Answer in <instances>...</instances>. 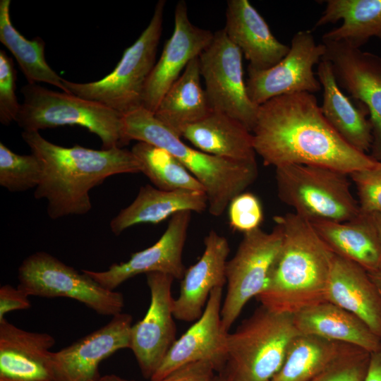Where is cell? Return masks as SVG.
<instances>
[{
  "label": "cell",
  "instance_id": "cell-6",
  "mask_svg": "<svg viewBox=\"0 0 381 381\" xmlns=\"http://www.w3.org/2000/svg\"><path fill=\"white\" fill-rule=\"evenodd\" d=\"M21 92L23 101L16 122L23 131L78 125L96 134L104 150L122 147L129 143L123 132V115L99 102L37 83H28Z\"/></svg>",
  "mask_w": 381,
  "mask_h": 381
},
{
  "label": "cell",
  "instance_id": "cell-42",
  "mask_svg": "<svg viewBox=\"0 0 381 381\" xmlns=\"http://www.w3.org/2000/svg\"><path fill=\"white\" fill-rule=\"evenodd\" d=\"M372 221L377 229L380 241H381V214L375 213L370 214Z\"/></svg>",
  "mask_w": 381,
  "mask_h": 381
},
{
  "label": "cell",
  "instance_id": "cell-18",
  "mask_svg": "<svg viewBox=\"0 0 381 381\" xmlns=\"http://www.w3.org/2000/svg\"><path fill=\"white\" fill-rule=\"evenodd\" d=\"M214 32L194 25L189 20L184 1L174 11V28L147 81L142 107L152 113L157 110L164 95L181 75L190 61L198 57L210 44Z\"/></svg>",
  "mask_w": 381,
  "mask_h": 381
},
{
  "label": "cell",
  "instance_id": "cell-8",
  "mask_svg": "<svg viewBox=\"0 0 381 381\" xmlns=\"http://www.w3.org/2000/svg\"><path fill=\"white\" fill-rule=\"evenodd\" d=\"M349 176L313 165L286 164L275 168L279 198L309 221L346 222L361 214Z\"/></svg>",
  "mask_w": 381,
  "mask_h": 381
},
{
  "label": "cell",
  "instance_id": "cell-34",
  "mask_svg": "<svg viewBox=\"0 0 381 381\" xmlns=\"http://www.w3.org/2000/svg\"><path fill=\"white\" fill-rule=\"evenodd\" d=\"M370 353L360 348L341 356L309 381H363Z\"/></svg>",
  "mask_w": 381,
  "mask_h": 381
},
{
  "label": "cell",
  "instance_id": "cell-21",
  "mask_svg": "<svg viewBox=\"0 0 381 381\" xmlns=\"http://www.w3.org/2000/svg\"><path fill=\"white\" fill-rule=\"evenodd\" d=\"M224 30L249 61L250 69H268L289 51L290 47L273 35L265 19L248 0L227 1Z\"/></svg>",
  "mask_w": 381,
  "mask_h": 381
},
{
  "label": "cell",
  "instance_id": "cell-33",
  "mask_svg": "<svg viewBox=\"0 0 381 381\" xmlns=\"http://www.w3.org/2000/svg\"><path fill=\"white\" fill-rule=\"evenodd\" d=\"M42 164L35 154L21 155L0 143V185L11 192L36 188L40 183Z\"/></svg>",
  "mask_w": 381,
  "mask_h": 381
},
{
  "label": "cell",
  "instance_id": "cell-15",
  "mask_svg": "<svg viewBox=\"0 0 381 381\" xmlns=\"http://www.w3.org/2000/svg\"><path fill=\"white\" fill-rule=\"evenodd\" d=\"M191 213L182 211L174 214L159 239L149 248L133 253L126 262L114 263L104 271H82L110 291L142 273L159 272L181 280L186 271L182 253Z\"/></svg>",
  "mask_w": 381,
  "mask_h": 381
},
{
  "label": "cell",
  "instance_id": "cell-5",
  "mask_svg": "<svg viewBox=\"0 0 381 381\" xmlns=\"http://www.w3.org/2000/svg\"><path fill=\"white\" fill-rule=\"evenodd\" d=\"M298 334L293 315L260 306L228 334L227 359L219 374L230 381H271Z\"/></svg>",
  "mask_w": 381,
  "mask_h": 381
},
{
  "label": "cell",
  "instance_id": "cell-24",
  "mask_svg": "<svg viewBox=\"0 0 381 381\" xmlns=\"http://www.w3.org/2000/svg\"><path fill=\"white\" fill-rule=\"evenodd\" d=\"M207 206L204 192L164 190L146 185L140 187L132 203L112 219L110 229L118 236L137 224H157L182 211L200 213Z\"/></svg>",
  "mask_w": 381,
  "mask_h": 381
},
{
  "label": "cell",
  "instance_id": "cell-2",
  "mask_svg": "<svg viewBox=\"0 0 381 381\" xmlns=\"http://www.w3.org/2000/svg\"><path fill=\"white\" fill-rule=\"evenodd\" d=\"M21 135L42 162V175L34 196L47 201V214L52 219L87 213L92 208L90 190L107 178L141 172L137 157L122 147H65L48 141L39 131H23Z\"/></svg>",
  "mask_w": 381,
  "mask_h": 381
},
{
  "label": "cell",
  "instance_id": "cell-26",
  "mask_svg": "<svg viewBox=\"0 0 381 381\" xmlns=\"http://www.w3.org/2000/svg\"><path fill=\"white\" fill-rule=\"evenodd\" d=\"M317 75L323 89L320 108L325 119L353 148L363 153L370 152L373 134L366 107L361 103L356 106L344 94L328 61L322 59L318 64Z\"/></svg>",
  "mask_w": 381,
  "mask_h": 381
},
{
  "label": "cell",
  "instance_id": "cell-11",
  "mask_svg": "<svg viewBox=\"0 0 381 381\" xmlns=\"http://www.w3.org/2000/svg\"><path fill=\"white\" fill-rule=\"evenodd\" d=\"M243 234L235 255L226 262L227 289L221 309L226 332L248 301L263 290L282 245L283 229L276 224L270 232L258 228Z\"/></svg>",
  "mask_w": 381,
  "mask_h": 381
},
{
  "label": "cell",
  "instance_id": "cell-23",
  "mask_svg": "<svg viewBox=\"0 0 381 381\" xmlns=\"http://www.w3.org/2000/svg\"><path fill=\"white\" fill-rule=\"evenodd\" d=\"M293 316L300 334L353 345L370 353L381 346V338L363 321L329 301L306 308Z\"/></svg>",
  "mask_w": 381,
  "mask_h": 381
},
{
  "label": "cell",
  "instance_id": "cell-19",
  "mask_svg": "<svg viewBox=\"0 0 381 381\" xmlns=\"http://www.w3.org/2000/svg\"><path fill=\"white\" fill-rule=\"evenodd\" d=\"M54 344L48 333L0 320V381H55L50 351Z\"/></svg>",
  "mask_w": 381,
  "mask_h": 381
},
{
  "label": "cell",
  "instance_id": "cell-35",
  "mask_svg": "<svg viewBox=\"0 0 381 381\" xmlns=\"http://www.w3.org/2000/svg\"><path fill=\"white\" fill-rule=\"evenodd\" d=\"M231 228L243 234L260 228L263 219L262 205L253 193L243 192L234 197L228 205Z\"/></svg>",
  "mask_w": 381,
  "mask_h": 381
},
{
  "label": "cell",
  "instance_id": "cell-43",
  "mask_svg": "<svg viewBox=\"0 0 381 381\" xmlns=\"http://www.w3.org/2000/svg\"><path fill=\"white\" fill-rule=\"evenodd\" d=\"M214 381H230L228 379H226L223 375L219 374L218 375H215L214 377Z\"/></svg>",
  "mask_w": 381,
  "mask_h": 381
},
{
  "label": "cell",
  "instance_id": "cell-41",
  "mask_svg": "<svg viewBox=\"0 0 381 381\" xmlns=\"http://www.w3.org/2000/svg\"><path fill=\"white\" fill-rule=\"evenodd\" d=\"M370 278L375 284L381 297V268L375 272L369 273Z\"/></svg>",
  "mask_w": 381,
  "mask_h": 381
},
{
  "label": "cell",
  "instance_id": "cell-13",
  "mask_svg": "<svg viewBox=\"0 0 381 381\" xmlns=\"http://www.w3.org/2000/svg\"><path fill=\"white\" fill-rule=\"evenodd\" d=\"M322 59L332 66L341 90L364 104L369 112L373 143L370 155L381 162V57L345 42L324 41Z\"/></svg>",
  "mask_w": 381,
  "mask_h": 381
},
{
  "label": "cell",
  "instance_id": "cell-37",
  "mask_svg": "<svg viewBox=\"0 0 381 381\" xmlns=\"http://www.w3.org/2000/svg\"><path fill=\"white\" fill-rule=\"evenodd\" d=\"M349 176L357 189L361 212L381 214V167L353 171Z\"/></svg>",
  "mask_w": 381,
  "mask_h": 381
},
{
  "label": "cell",
  "instance_id": "cell-29",
  "mask_svg": "<svg viewBox=\"0 0 381 381\" xmlns=\"http://www.w3.org/2000/svg\"><path fill=\"white\" fill-rule=\"evenodd\" d=\"M314 29L342 20V24L326 32L322 40L345 42L361 48L370 38L381 40V0H327Z\"/></svg>",
  "mask_w": 381,
  "mask_h": 381
},
{
  "label": "cell",
  "instance_id": "cell-30",
  "mask_svg": "<svg viewBox=\"0 0 381 381\" xmlns=\"http://www.w3.org/2000/svg\"><path fill=\"white\" fill-rule=\"evenodd\" d=\"M356 348L317 336L298 334L290 343L284 363L271 381H309Z\"/></svg>",
  "mask_w": 381,
  "mask_h": 381
},
{
  "label": "cell",
  "instance_id": "cell-9",
  "mask_svg": "<svg viewBox=\"0 0 381 381\" xmlns=\"http://www.w3.org/2000/svg\"><path fill=\"white\" fill-rule=\"evenodd\" d=\"M18 287L29 296L65 297L75 300L100 315L122 313V294L108 290L82 271L40 251L27 257L18 268Z\"/></svg>",
  "mask_w": 381,
  "mask_h": 381
},
{
  "label": "cell",
  "instance_id": "cell-40",
  "mask_svg": "<svg viewBox=\"0 0 381 381\" xmlns=\"http://www.w3.org/2000/svg\"><path fill=\"white\" fill-rule=\"evenodd\" d=\"M363 381H381V346L370 353Z\"/></svg>",
  "mask_w": 381,
  "mask_h": 381
},
{
  "label": "cell",
  "instance_id": "cell-10",
  "mask_svg": "<svg viewBox=\"0 0 381 381\" xmlns=\"http://www.w3.org/2000/svg\"><path fill=\"white\" fill-rule=\"evenodd\" d=\"M242 56L224 30H219L199 55L200 71L212 109L236 119L252 132L258 107L247 93Z\"/></svg>",
  "mask_w": 381,
  "mask_h": 381
},
{
  "label": "cell",
  "instance_id": "cell-27",
  "mask_svg": "<svg viewBox=\"0 0 381 381\" xmlns=\"http://www.w3.org/2000/svg\"><path fill=\"white\" fill-rule=\"evenodd\" d=\"M337 255L373 272L381 268V241L370 215L346 222L310 221Z\"/></svg>",
  "mask_w": 381,
  "mask_h": 381
},
{
  "label": "cell",
  "instance_id": "cell-14",
  "mask_svg": "<svg viewBox=\"0 0 381 381\" xmlns=\"http://www.w3.org/2000/svg\"><path fill=\"white\" fill-rule=\"evenodd\" d=\"M146 276L150 303L143 318L132 325L130 349L143 375L150 379L176 339L171 296L174 277L159 272Z\"/></svg>",
  "mask_w": 381,
  "mask_h": 381
},
{
  "label": "cell",
  "instance_id": "cell-39",
  "mask_svg": "<svg viewBox=\"0 0 381 381\" xmlns=\"http://www.w3.org/2000/svg\"><path fill=\"white\" fill-rule=\"evenodd\" d=\"M29 296L23 290L5 284L0 287V320L5 318L6 313L14 311L27 310L30 308Z\"/></svg>",
  "mask_w": 381,
  "mask_h": 381
},
{
  "label": "cell",
  "instance_id": "cell-4",
  "mask_svg": "<svg viewBox=\"0 0 381 381\" xmlns=\"http://www.w3.org/2000/svg\"><path fill=\"white\" fill-rule=\"evenodd\" d=\"M123 123L128 142L136 140L164 149L183 164L203 186L213 216H220L258 176L256 162L234 161L192 148L143 107L123 115Z\"/></svg>",
  "mask_w": 381,
  "mask_h": 381
},
{
  "label": "cell",
  "instance_id": "cell-12",
  "mask_svg": "<svg viewBox=\"0 0 381 381\" xmlns=\"http://www.w3.org/2000/svg\"><path fill=\"white\" fill-rule=\"evenodd\" d=\"M289 47L287 54L274 66L262 71L248 68L246 90L255 105L285 95L313 94L322 88L313 66L322 60L325 44H317L311 31L301 30L293 36Z\"/></svg>",
  "mask_w": 381,
  "mask_h": 381
},
{
  "label": "cell",
  "instance_id": "cell-1",
  "mask_svg": "<svg viewBox=\"0 0 381 381\" xmlns=\"http://www.w3.org/2000/svg\"><path fill=\"white\" fill-rule=\"evenodd\" d=\"M252 134L255 151L267 166L313 165L349 175L381 167V162L342 138L310 92L276 97L260 105Z\"/></svg>",
  "mask_w": 381,
  "mask_h": 381
},
{
  "label": "cell",
  "instance_id": "cell-3",
  "mask_svg": "<svg viewBox=\"0 0 381 381\" xmlns=\"http://www.w3.org/2000/svg\"><path fill=\"white\" fill-rule=\"evenodd\" d=\"M273 219L282 227V242L266 284L256 298L272 311L294 315L326 301L334 253L306 218L290 212Z\"/></svg>",
  "mask_w": 381,
  "mask_h": 381
},
{
  "label": "cell",
  "instance_id": "cell-17",
  "mask_svg": "<svg viewBox=\"0 0 381 381\" xmlns=\"http://www.w3.org/2000/svg\"><path fill=\"white\" fill-rule=\"evenodd\" d=\"M133 318L120 313L105 325L52 353L55 381H95L99 365L115 352L131 347Z\"/></svg>",
  "mask_w": 381,
  "mask_h": 381
},
{
  "label": "cell",
  "instance_id": "cell-38",
  "mask_svg": "<svg viewBox=\"0 0 381 381\" xmlns=\"http://www.w3.org/2000/svg\"><path fill=\"white\" fill-rule=\"evenodd\" d=\"M216 371L207 361H198L184 365L166 377L155 381H214ZM95 381H136L128 380L114 374L100 376ZM152 381V380H150Z\"/></svg>",
  "mask_w": 381,
  "mask_h": 381
},
{
  "label": "cell",
  "instance_id": "cell-31",
  "mask_svg": "<svg viewBox=\"0 0 381 381\" xmlns=\"http://www.w3.org/2000/svg\"><path fill=\"white\" fill-rule=\"evenodd\" d=\"M10 0L0 1V42L16 58L29 84L45 83L68 92L60 77L47 63L45 42L36 37L26 39L12 25Z\"/></svg>",
  "mask_w": 381,
  "mask_h": 381
},
{
  "label": "cell",
  "instance_id": "cell-28",
  "mask_svg": "<svg viewBox=\"0 0 381 381\" xmlns=\"http://www.w3.org/2000/svg\"><path fill=\"white\" fill-rule=\"evenodd\" d=\"M201 85L199 56L192 59L162 99L155 116L181 137L184 128L212 111Z\"/></svg>",
  "mask_w": 381,
  "mask_h": 381
},
{
  "label": "cell",
  "instance_id": "cell-16",
  "mask_svg": "<svg viewBox=\"0 0 381 381\" xmlns=\"http://www.w3.org/2000/svg\"><path fill=\"white\" fill-rule=\"evenodd\" d=\"M223 288L211 292L204 311L172 345L150 380H162L188 364L207 361L221 373L227 359L229 332L221 318Z\"/></svg>",
  "mask_w": 381,
  "mask_h": 381
},
{
  "label": "cell",
  "instance_id": "cell-20",
  "mask_svg": "<svg viewBox=\"0 0 381 381\" xmlns=\"http://www.w3.org/2000/svg\"><path fill=\"white\" fill-rule=\"evenodd\" d=\"M204 244L202 256L186 269L179 296L174 299V316L181 321H196L202 314L212 290L223 288L226 284V267L230 251L226 238L211 230Z\"/></svg>",
  "mask_w": 381,
  "mask_h": 381
},
{
  "label": "cell",
  "instance_id": "cell-32",
  "mask_svg": "<svg viewBox=\"0 0 381 381\" xmlns=\"http://www.w3.org/2000/svg\"><path fill=\"white\" fill-rule=\"evenodd\" d=\"M141 166V172L164 190L205 192L201 183L183 164L164 149L144 143H137L131 150Z\"/></svg>",
  "mask_w": 381,
  "mask_h": 381
},
{
  "label": "cell",
  "instance_id": "cell-7",
  "mask_svg": "<svg viewBox=\"0 0 381 381\" xmlns=\"http://www.w3.org/2000/svg\"><path fill=\"white\" fill-rule=\"evenodd\" d=\"M166 1L159 0L152 17L136 41L126 48L115 68L90 83L63 80L68 93L99 102L123 116L142 107L143 93L156 64Z\"/></svg>",
  "mask_w": 381,
  "mask_h": 381
},
{
  "label": "cell",
  "instance_id": "cell-25",
  "mask_svg": "<svg viewBox=\"0 0 381 381\" xmlns=\"http://www.w3.org/2000/svg\"><path fill=\"white\" fill-rule=\"evenodd\" d=\"M181 138L210 155L238 162H256L252 132L239 121L219 111L212 110L184 128Z\"/></svg>",
  "mask_w": 381,
  "mask_h": 381
},
{
  "label": "cell",
  "instance_id": "cell-36",
  "mask_svg": "<svg viewBox=\"0 0 381 381\" xmlns=\"http://www.w3.org/2000/svg\"><path fill=\"white\" fill-rule=\"evenodd\" d=\"M16 80L12 59L0 50V121L6 126L16 121L20 108L15 92Z\"/></svg>",
  "mask_w": 381,
  "mask_h": 381
},
{
  "label": "cell",
  "instance_id": "cell-22",
  "mask_svg": "<svg viewBox=\"0 0 381 381\" xmlns=\"http://www.w3.org/2000/svg\"><path fill=\"white\" fill-rule=\"evenodd\" d=\"M325 301L360 318L381 338V297L362 267L334 254Z\"/></svg>",
  "mask_w": 381,
  "mask_h": 381
}]
</instances>
